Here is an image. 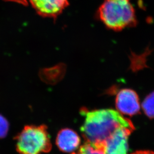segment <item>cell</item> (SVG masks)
Segmentation results:
<instances>
[{"mask_svg":"<svg viewBox=\"0 0 154 154\" xmlns=\"http://www.w3.org/2000/svg\"><path fill=\"white\" fill-rule=\"evenodd\" d=\"M81 139L78 134L70 129L61 130L57 137L56 144L61 151L71 153L80 145Z\"/></svg>","mask_w":154,"mask_h":154,"instance_id":"7","label":"cell"},{"mask_svg":"<svg viewBox=\"0 0 154 154\" xmlns=\"http://www.w3.org/2000/svg\"><path fill=\"white\" fill-rule=\"evenodd\" d=\"M9 127L10 125L7 119L0 114V139L6 137L9 132Z\"/></svg>","mask_w":154,"mask_h":154,"instance_id":"10","label":"cell"},{"mask_svg":"<svg viewBox=\"0 0 154 154\" xmlns=\"http://www.w3.org/2000/svg\"><path fill=\"white\" fill-rule=\"evenodd\" d=\"M132 154H154V152L151 151H139Z\"/></svg>","mask_w":154,"mask_h":154,"instance_id":"12","label":"cell"},{"mask_svg":"<svg viewBox=\"0 0 154 154\" xmlns=\"http://www.w3.org/2000/svg\"><path fill=\"white\" fill-rule=\"evenodd\" d=\"M143 110L150 118H154V92L148 95L142 104Z\"/></svg>","mask_w":154,"mask_h":154,"instance_id":"8","label":"cell"},{"mask_svg":"<svg viewBox=\"0 0 154 154\" xmlns=\"http://www.w3.org/2000/svg\"><path fill=\"white\" fill-rule=\"evenodd\" d=\"M4 1L7 2H15V3L20 4L23 5L24 6H27L28 4V0H4Z\"/></svg>","mask_w":154,"mask_h":154,"instance_id":"11","label":"cell"},{"mask_svg":"<svg viewBox=\"0 0 154 154\" xmlns=\"http://www.w3.org/2000/svg\"><path fill=\"white\" fill-rule=\"evenodd\" d=\"M80 154H106L105 148L95 147L86 142L80 148Z\"/></svg>","mask_w":154,"mask_h":154,"instance_id":"9","label":"cell"},{"mask_svg":"<svg viewBox=\"0 0 154 154\" xmlns=\"http://www.w3.org/2000/svg\"><path fill=\"white\" fill-rule=\"evenodd\" d=\"M115 103L118 111L122 114L132 116L139 113L141 109L139 97L132 89H123L119 91Z\"/></svg>","mask_w":154,"mask_h":154,"instance_id":"4","label":"cell"},{"mask_svg":"<svg viewBox=\"0 0 154 154\" xmlns=\"http://www.w3.org/2000/svg\"><path fill=\"white\" fill-rule=\"evenodd\" d=\"M75 154V153H72V154Z\"/></svg>","mask_w":154,"mask_h":154,"instance_id":"13","label":"cell"},{"mask_svg":"<svg viewBox=\"0 0 154 154\" xmlns=\"http://www.w3.org/2000/svg\"><path fill=\"white\" fill-rule=\"evenodd\" d=\"M80 113L84 118L81 128L82 136L86 142L95 147L105 148L106 141L119 129L134 126L129 119L113 109L90 110L83 108Z\"/></svg>","mask_w":154,"mask_h":154,"instance_id":"1","label":"cell"},{"mask_svg":"<svg viewBox=\"0 0 154 154\" xmlns=\"http://www.w3.org/2000/svg\"><path fill=\"white\" fill-rule=\"evenodd\" d=\"M97 17L106 27L115 31L135 27L137 24L131 0H104L98 9Z\"/></svg>","mask_w":154,"mask_h":154,"instance_id":"2","label":"cell"},{"mask_svg":"<svg viewBox=\"0 0 154 154\" xmlns=\"http://www.w3.org/2000/svg\"><path fill=\"white\" fill-rule=\"evenodd\" d=\"M17 151L20 154H42L52 149L46 125H28L15 137Z\"/></svg>","mask_w":154,"mask_h":154,"instance_id":"3","label":"cell"},{"mask_svg":"<svg viewBox=\"0 0 154 154\" xmlns=\"http://www.w3.org/2000/svg\"><path fill=\"white\" fill-rule=\"evenodd\" d=\"M37 13L45 18H56L69 5V0H29Z\"/></svg>","mask_w":154,"mask_h":154,"instance_id":"6","label":"cell"},{"mask_svg":"<svg viewBox=\"0 0 154 154\" xmlns=\"http://www.w3.org/2000/svg\"><path fill=\"white\" fill-rule=\"evenodd\" d=\"M134 130V126L119 129L106 141L105 154H127L128 139Z\"/></svg>","mask_w":154,"mask_h":154,"instance_id":"5","label":"cell"}]
</instances>
